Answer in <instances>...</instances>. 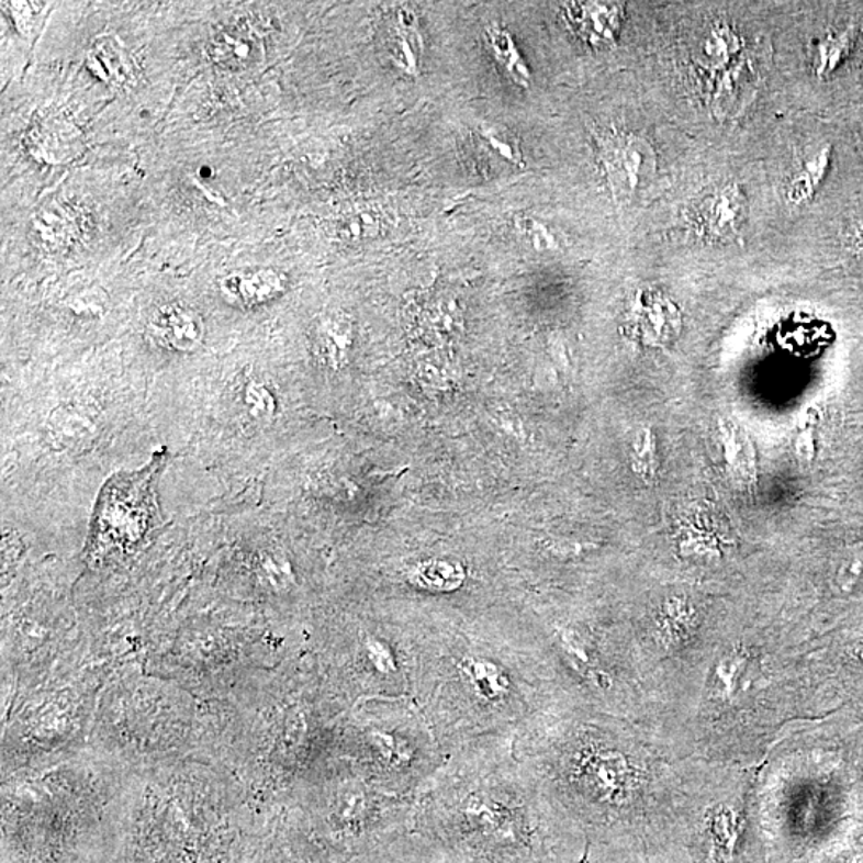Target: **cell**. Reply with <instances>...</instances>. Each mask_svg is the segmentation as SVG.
<instances>
[{"instance_id": "11", "label": "cell", "mask_w": 863, "mask_h": 863, "mask_svg": "<svg viewBox=\"0 0 863 863\" xmlns=\"http://www.w3.org/2000/svg\"><path fill=\"white\" fill-rule=\"evenodd\" d=\"M146 333L154 343L175 352H192L205 335L202 317L191 307L167 304L153 312Z\"/></svg>"}, {"instance_id": "8", "label": "cell", "mask_w": 863, "mask_h": 863, "mask_svg": "<svg viewBox=\"0 0 863 863\" xmlns=\"http://www.w3.org/2000/svg\"><path fill=\"white\" fill-rule=\"evenodd\" d=\"M100 676L58 682L38 693H27L3 735V771L19 770L48 758L89 746L91 726L100 701Z\"/></svg>"}, {"instance_id": "30", "label": "cell", "mask_w": 863, "mask_h": 863, "mask_svg": "<svg viewBox=\"0 0 863 863\" xmlns=\"http://www.w3.org/2000/svg\"><path fill=\"white\" fill-rule=\"evenodd\" d=\"M863 574V556L861 553H852L845 558L838 570L837 582L841 591H854L858 582L861 581Z\"/></svg>"}, {"instance_id": "23", "label": "cell", "mask_w": 863, "mask_h": 863, "mask_svg": "<svg viewBox=\"0 0 863 863\" xmlns=\"http://www.w3.org/2000/svg\"><path fill=\"white\" fill-rule=\"evenodd\" d=\"M828 162H830L828 150H823L816 159L806 164V167L799 171L798 177L792 181L791 188H788V200L793 203H802L808 200L816 192L817 186L822 181V178L826 177Z\"/></svg>"}, {"instance_id": "9", "label": "cell", "mask_w": 863, "mask_h": 863, "mask_svg": "<svg viewBox=\"0 0 863 863\" xmlns=\"http://www.w3.org/2000/svg\"><path fill=\"white\" fill-rule=\"evenodd\" d=\"M167 462V452L157 451L149 464L136 472L115 473L101 490L87 539V563H109L133 556L146 546L160 526L156 482Z\"/></svg>"}, {"instance_id": "19", "label": "cell", "mask_w": 863, "mask_h": 863, "mask_svg": "<svg viewBox=\"0 0 863 863\" xmlns=\"http://www.w3.org/2000/svg\"><path fill=\"white\" fill-rule=\"evenodd\" d=\"M424 42L419 30V20L412 9L396 10L391 30V56L396 68L403 72L417 76L423 58Z\"/></svg>"}, {"instance_id": "25", "label": "cell", "mask_w": 863, "mask_h": 863, "mask_svg": "<svg viewBox=\"0 0 863 863\" xmlns=\"http://www.w3.org/2000/svg\"><path fill=\"white\" fill-rule=\"evenodd\" d=\"M424 325L427 332L440 338L455 336L461 328V314L452 301H437L424 315Z\"/></svg>"}, {"instance_id": "7", "label": "cell", "mask_w": 863, "mask_h": 863, "mask_svg": "<svg viewBox=\"0 0 863 863\" xmlns=\"http://www.w3.org/2000/svg\"><path fill=\"white\" fill-rule=\"evenodd\" d=\"M307 649L350 708L365 701L414 702V630L360 620L314 638Z\"/></svg>"}, {"instance_id": "28", "label": "cell", "mask_w": 863, "mask_h": 863, "mask_svg": "<svg viewBox=\"0 0 863 863\" xmlns=\"http://www.w3.org/2000/svg\"><path fill=\"white\" fill-rule=\"evenodd\" d=\"M518 234L531 245L535 250H557L558 242L556 235L550 233L549 227L535 217H520L517 220Z\"/></svg>"}, {"instance_id": "13", "label": "cell", "mask_w": 863, "mask_h": 863, "mask_svg": "<svg viewBox=\"0 0 863 863\" xmlns=\"http://www.w3.org/2000/svg\"><path fill=\"white\" fill-rule=\"evenodd\" d=\"M287 285V276L280 270L245 269L224 277L221 290L238 306L255 307L279 298Z\"/></svg>"}, {"instance_id": "32", "label": "cell", "mask_w": 863, "mask_h": 863, "mask_svg": "<svg viewBox=\"0 0 863 863\" xmlns=\"http://www.w3.org/2000/svg\"><path fill=\"white\" fill-rule=\"evenodd\" d=\"M851 240L852 244H854L855 250L863 251V224L858 227V231H855L854 235H852Z\"/></svg>"}, {"instance_id": "18", "label": "cell", "mask_w": 863, "mask_h": 863, "mask_svg": "<svg viewBox=\"0 0 863 863\" xmlns=\"http://www.w3.org/2000/svg\"><path fill=\"white\" fill-rule=\"evenodd\" d=\"M742 833V812L735 806H719L708 819L705 863H736Z\"/></svg>"}, {"instance_id": "29", "label": "cell", "mask_w": 863, "mask_h": 863, "mask_svg": "<svg viewBox=\"0 0 863 863\" xmlns=\"http://www.w3.org/2000/svg\"><path fill=\"white\" fill-rule=\"evenodd\" d=\"M245 405L255 416L262 417L270 416L273 413L276 402H273L272 395H270L265 384L250 381L247 388H245Z\"/></svg>"}, {"instance_id": "6", "label": "cell", "mask_w": 863, "mask_h": 863, "mask_svg": "<svg viewBox=\"0 0 863 863\" xmlns=\"http://www.w3.org/2000/svg\"><path fill=\"white\" fill-rule=\"evenodd\" d=\"M414 802L382 791L335 755L311 775L290 806L312 837L335 851L371 854L413 831Z\"/></svg>"}, {"instance_id": "4", "label": "cell", "mask_w": 863, "mask_h": 863, "mask_svg": "<svg viewBox=\"0 0 863 863\" xmlns=\"http://www.w3.org/2000/svg\"><path fill=\"white\" fill-rule=\"evenodd\" d=\"M206 701L157 673L115 676L101 691L89 746L126 771L199 758Z\"/></svg>"}, {"instance_id": "24", "label": "cell", "mask_w": 863, "mask_h": 863, "mask_svg": "<svg viewBox=\"0 0 863 863\" xmlns=\"http://www.w3.org/2000/svg\"><path fill=\"white\" fill-rule=\"evenodd\" d=\"M381 231V217L371 210H357L339 221L338 234L343 240L361 242L374 237Z\"/></svg>"}, {"instance_id": "10", "label": "cell", "mask_w": 863, "mask_h": 863, "mask_svg": "<svg viewBox=\"0 0 863 863\" xmlns=\"http://www.w3.org/2000/svg\"><path fill=\"white\" fill-rule=\"evenodd\" d=\"M395 578L403 589L427 596H458L473 585V571L458 557L414 558L396 568Z\"/></svg>"}, {"instance_id": "3", "label": "cell", "mask_w": 863, "mask_h": 863, "mask_svg": "<svg viewBox=\"0 0 863 863\" xmlns=\"http://www.w3.org/2000/svg\"><path fill=\"white\" fill-rule=\"evenodd\" d=\"M514 742L487 738L448 755L416 796L413 831L473 863H549L553 805Z\"/></svg>"}, {"instance_id": "33", "label": "cell", "mask_w": 863, "mask_h": 863, "mask_svg": "<svg viewBox=\"0 0 863 863\" xmlns=\"http://www.w3.org/2000/svg\"><path fill=\"white\" fill-rule=\"evenodd\" d=\"M852 654H854V658L858 659V662H861V665H863V641L862 643L855 645Z\"/></svg>"}, {"instance_id": "17", "label": "cell", "mask_w": 863, "mask_h": 863, "mask_svg": "<svg viewBox=\"0 0 863 863\" xmlns=\"http://www.w3.org/2000/svg\"><path fill=\"white\" fill-rule=\"evenodd\" d=\"M645 164L647 156L640 139L620 136L606 146L605 165L609 181L614 189L623 194L637 191L643 177Z\"/></svg>"}, {"instance_id": "26", "label": "cell", "mask_w": 863, "mask_h": 863, "mask_svg": "<svg viewBox=\"0 0 863 863\" xmlns=\"http://www.w3.org/2000/svg\"><path fill=\"white\" fill-rule=\"evenodd\" d=\"M480 136L493 147L501 157L512 164H522V149L518 139L508 130L496 125H485L480 128Z\"/></svg>"}, {"instance_id": "27", "label": "cell", "mask_w": 863, "mask_h": 863, "mask_svg": "<svg viewBox=\"0 0 863 863\" xmlns=\"http://www.w3.org/2000/svg\"><path fill=\"white\" fill-rule=\"evenodd\" d=\"M739 198L732 191L722 192L721 195L715 198L710 205V213H708V223L715 231H729L735 226L736 220L739 217Z\"/></svg>"}, {"instance_id": "2", "label": "cell", "mask_w": 863, "mask_h": 863, "mask_svg": "<svg viewBox=\"0 0 863 863\" xmlns=\"http://www.w3.org/2000/svg\"><path fill=\"white\" fill-rule=\"evenodd\" d=\"M414 704L448 755L487 738H517L556 710L546 643L520 630H414Z\"/></svg>"}, {"instance_id": "22", "label": "cell", "mask_w": 863, "mask_h": 863, "mask_svg": "<svg viewBox=\"0 0 863 863\" xmlns=\"http://www.w3.org/2000/svg\"><path fill=\"white\" fill-rule=\"evenodd\" d=\"M747 665H749V658L740 649L725 655L715 665V679H717V690L721 699L729 701L736 696L740 680L746 675Z\"/></svg>"}, {"instance_id": "20", "label": "cell", "mask_w": 863, "mask_h": 863, "mask_svg": "<svg viewBox=\"0 0 863 863\" xmlns=\"http://www.w3.org/2000/svg\"><path fill=\"white\" fill-rule=\"evenodd\" d=\"M486 38L487 47H490L491 54H493L505 76L515 86L528 89L529 83H531V72H529L528 65L523 59L512 34L508 31L501 30V27L490 26L486 30Z\"/></svg>"}, {"instance_id": "14", "label": "cell", "mask_w": 863, "mask_h": 863, "mask_svg": "<svg viewBox=\"0 0 863 863\" xmlns=\"http://www.w3.org/2000/svg\"><path fill=\"white\" fill-rule=\"evenodd\" d=\"M210 58L227 71H247L262 58L261 42L244 26L221 27L209 42Z\"/></svg>"}, {"instance_id": "15", "label": "cell", "mask_w": 863, "mask_h": 863, "mask_svg": "<svg viewBox=\"0 0 863 863\" xmlns=\"http://www.w3.org/2000/svg\"><path fill=\"white\" fill-rule=\"evenodd\" d=\"M354 346V325L346 315L326 314L312 328V352L332 370H339L349 360Z\"/></svg>"}, {"instance_id": "1", "label": "cell", "mask_w": 863, "mask_h": 863, "mask_svg": "<svg viewBox=\"0 0 863 863\" xmlns=\"http://www.w3.org/2000/svg\"><path fill=\"white\" fill-rule=\"evenodd\" d=\"M203 760L233 775L251 808L290 806L311 775L335 756L350 710L309 649L262 670L237 691L206 702Z\"/></svg>"}, {"instance_id": "5", "label": "cell", "mask_w": 863, "mask_h": 863, "mask_svg": "<svg viewBox=\"0 0 863 863\" xmlns=\"http://www.w3.org/2000/svg\"><path fill=\"white\" fill-rule=\"evenodd\" d=\"M336 756L382 791L416 799L447 761L413 701H365L343 719Z\"/></svg>"}, {"instance_id": "12", "label": "cell", "mask_w": 863, "mask_h": 863, "mask_svg": "<svg viewBox=\"0 0 863 863\" xmlns=\"http://www.w3.org/2000/svg\"><path fill=\"white\" fill-rule=\"evenodd\" d=\"M250 571L259 591L272 598H293L303 585L291 557L277 547L256 550L250 558Z\"/></svg>"}, {"instance_id": "21", "label": "cell", "mask_w": 863, "mask_h": 863, "mask_svg": "<svg viewBox=\"0 0 863 863\" xmlns=\"http://www.w3.org/2000/svg\"><path fill=\"white\" fill-rule=\"evenodd\" d=\"M89 61L94 74L112 83H124L132 72L125 48L111 36L93 42Z\"/></svg>"}, {"instance_id": "31", "label": "cell", "mask_w": 863, "mask_h": 863, "mask_svg": "<svg viewBox=\"0 0 863 863\" xmlns=\"http://www.w3.org/2000/svg\"><path fill=\"white\" fill-rule=\"evenodd\" d=\"M848 37H838V38H828L827 42H823L820 45V72L826 71V69L833 68L838 61L841 59V55L844 54L845 47H848Z\"/></svg>"}, {"instance_id": "16", "label": "cell", "mask_w": 863, "mask_h": 863, "mask_svg": "<svg viewBox=\"0 0 863 863\" xmlns=\"http://www.w3.org/2000/svg\"><path fill=\"white\" fill-rule=\"evenodd\" d=\"M567 19L589 44H612L619 33L623 9L616 3H568Z\"/></svg>"}]
</instances>
